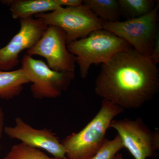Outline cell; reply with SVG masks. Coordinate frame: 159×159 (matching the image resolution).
Instances as JSON below:
<instances>
[{
  "label": "cell",
  "instance_id": "1",
  "mask_svg": "<svg viewBox=\"0 0 159 159\" xmlns=\"http://www.w3.org/2000/svg\"><path fill=\"white\" fill-rule=\"evenodd\" d=\"M94 89L124 109L140 108L158 93L159 69L150 57L133 48L119 52L101 64Z\"/></svg>",
  "mask_w": 159,
  "mask_h": 159
},
{
  "label": "cell",
  "instance_id": "2",
  "mask_svg": "<svg viewBox=\"0 0 159 159\" xmlns=\"http://www.w3.org/2000/svg\"><path fill=\"white\" fill-rule=\"evenodd\" d=\"M124 111L112 102L102 99L99 111L84 128L61 141L67 159H91L105 142L111 122Z\"/></svg>",
  "mask_w": 159,
  "mask_h": 159
},
{
  "label": "cell",
  "instance_id": "3",
  "mask_svg": "<svg viewBox=\"0 0 159 159\" xmlns=\"http://www.w3.org/2000/svg\"><path fill=\"white\" fill-rule=\"evenodd\" d=\"M67 48L75 56L80 77L84 79L87 77L92 65L105 63L117 53L133 48L125 40L103 29L70 43Z\"/></svg>",
  "mask_w": 159,
  "mask_h": 159
},
{
  "label": "cell",
  "instance_id": "4",
  "mask_svg": "<svg viewBox=\"0 0 159 159\" xmlns=\"http://www.w3.org/2000/svg\"><path fill=\"white\" fill-rule=\"evenodd\" d=\"M46 25L59 27L66 33L67 44L84 38L93 31L102 29L104 21L87 6L60 7L54 11L35 15Z\"/></svg>",
  "mask_w": 159,
  "mask_h": 159
},
{
  "label": "cell",
  "instance_id": "5",
  "mask_svg": "<svg viewBox=\"0 0 159 159\" xmlns=\"http://www.w3.org/2000/svg\"><path fill=\"white\" fill-rule=\"evenodd\" d=\"M21 67L30 83L32 96L36 99H54L67 90L75 77V72H58L50 68L42 60L26 54Z\"/></svg>",
  "mask_w": 159,
  "mask_h": 159
},
{
  "label": "cell",
  "instance_id": "6",
  "mask_svg": "<svg viewBox=\"0 0 159 159\" xmlns=\"http://www.w3.org/2000/svg\"><path fill=\"white\" fill-rule=\"evenodd\" d=\"M159 1L153 10L144 16L123 21L104 22L102 29H106L127 42L138 53L150 57L158 26Z\"/></svg>",
  "mask_w": 159,
  "mask_h": 159
},
{
  "label": "cell",
  "instance_id": "7",
  "mask_svg": "<svg viewBox=\"0 0 159 159\" xmlns=\"http://www.w3.org/2000/svg\"><path fill=\"white\" fill-rule=\"evenodd\" d=\"M110 128H113L126 148L135 159H146L153 156L159 149V131L152 130L140 117L113 119Z\"/></svg>",
  "mask_w": 159,
  "mask_h": 159
},
{
  "label": "cell",
  "instance_id": "8",
  "mask_svg": "<svg viewBox=\"0 0 159 159\" xmlns=\"http://www.w3.org/2000/svg\"><path fill=\"white\" fill-rule=\"evenodd\" d=\"M67 45L64 31L57 26H49L38 42L26 54L44 57L54 70L75 72V56L69 52Z\"/></svg>",
  "mask_w": 159,
  "mask_h": 159
},
{
  "label": "cell",
  "instance_id": "9",
  "mask_svg": "<svg viewBox=\"0 0 159 159\" xmlns=\"http://www.w3.org/2000/svg\"><path fill=\"white\" fill-rule=\"evenodd\" d=\"M19 31L5 47L0 49V70L9 71L19 62V54L30 50L40 39L48 26L41 20L33 17L20 19Z\"/></svg>",
  "mask_w": 159,
  "mask_h": 159
},
{
  "label": "cell",
  "instance_id": "10",
  "mask_svg": "<svg viewBox=\"0 0 159 159\" xmlns=\"http://www.w3.org/2000/svg\"><path fill=\"white\" fill-rule=\"evenodd\" d=\"M4 133L11 139L34 148L42 149L54 157L66 158V151L56 134L47 128L38 129L26 123L20 117L13 126H6Z\"/></svg>",
  "mask_w": 159,
  "mask_h": 159
},
{
  "label": "cell",
  "instance_id": "11",
  "mask_svg": "<svg viewBox=\"0 0 159 159\" xmlns=\"http://www.w3.org/2000/svg\"><path fill=\"white\" fill-rule=\"evenodd\" d=\"M2 2L9 6L14 19L32 17L33 15L54 11L61 7L58 0H6Z\"/></svg>",
  "mask_w": 159,
  "mask_h": 159
},
{
  "label": "cell",
  "instance_id": "12",
  "mask_svg": "<svg viewBox=\"0 0 159 159\" xmlns=\"http://www.w3.org/2000/svg\"><path fill=\"white\" fill-rule=\"evenodd\" d=\"M30 83L22 68L13 71L0 70V98L9 100L19 96L24 85Z\"/></svg>",
  "mask_w": 159,
  "mask_h": 159
},
{
  "label": "cell",
  "instance_id": "13",
  "mask_svg": "<svg viewBox=\"0 0 159 159\" xmlns=\"http://www.w3.org/2000/svg\"><path fill=\"white\" fill-rule=\"evenodd\" d=\"M83 5L104 22L119 21L122 16L119 0H84Z\"/></svg>",
  "mask_w": 159,
  "mask_h": 159
},
{
  "label": "cell",
  "instance_id": "14",
  "mask_svg": "<svg viewBox=\"0 0 159 159\" xmlns=\"http://www.w3.org/2000/svg\"><path fill=\"white\" fill-rule=\"evenodd\" d=\"M122 16L126 20L144 16L152 11L156 5L155 0H119Z\"/></svg>",
  "mask_w": 159,
  "mask_h": 159
},
{
  "label": "cell",
  "instance_id": "15",
  "mask_svg": "<svg viewBox=\"0 0 159 159\" xmlns=\"http://www.w3.org/2000/svg\"><path fill=\"white\" fill-rule=\"evenodd\" d=\"M4 159H67L51 157L38 148L20 142L13 145Z\"/></svg>",
  "mask_w": 159,
  "mask_h": 159
},
{
  "label": "cell",
  "instance_id": "16",
  "mask_svg": "<svg viewBox=\"0 0 159 159\" xmlns=\"http://www.w3.org/2000/svg\"><path fill=\"white\" fill-rule=\"evenodd\" d=\"M123 148L122 139L117 134L112 140L106 139L99 150L91 159H115L117 154Z\"/></svg>",
  "mask_w": 159,
  "mask_h": 159
},
{
  "label": "cell",
  "instance_id": "17",
  "mask_svg": "<svg viewBox=\"0 0 159 159\" xmlns=\"http://www.w3.org/2000/svg\"><path fill=\"white\" fill-rule=\"evenodd\" d=\"M156 65L159 62V31H157L155 38L154 43L150 57Z\"/></svg>",
  "mask_w": 159,
  "mask_h": 159
},
{
  "label": "cell",
  "instance_id": "18",
  "mask_svg": "<svg viewBox=\"0 0 159 159\" xmlns=\"http://www.w3.org/2000/svg\"><path fill=\"white\" fill-rule=\"evenodd\" d=\"M60 6L62 7H76L83 5L82 0H58Z\"/></svg>",
  "mask_w": 159,
  "mask_h": 159
},
{
  "label": "cell",
  "instance_id": "19",
  "mask_svg": "<svg viewBox=\"0 0 159 159\" xmlns=\"http://www.w3.org/2000/svg\"><path fill=\"white\" fill-rule=\"evenodd\" d=\"M5 116L2 106L0 104V151L2 149V144L1 140L3 133L4 132V129L5 126Z\"/></svg>",
  "mask_w": 159,
  "mask_h": 159
},
{
  "label": "cell",
  "instance_id": "20",
  "mask_svg": "<svg viewBox=\"0 0 159 159\" xmlns=\"http://www.w3.org/2000/svg\"><path fill=\"white\" fill-rule=\"evenodd\" d=\"M115 159H123L122 154L121 153H117Z\"/></svg>",
  "mask_w": 159,
  "mask_h": 159
}]
</instances>
